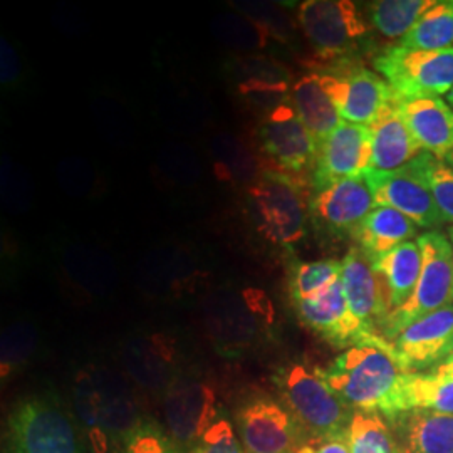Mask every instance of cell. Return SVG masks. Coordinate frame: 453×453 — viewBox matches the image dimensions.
Returning <instances> with one entry per match:
<instances>
[{
    "mask_svg": "<svg viewBox=\"0 0 453 453\" xmlns=\"http://www.w3.org/2000/svg\"><path fill=\"white\" fill-rule=\"evenodd\" d=\"M324 381L355 411H372L393 418L396 395L405 372L391 357L388 341L372 334L318 368Z\"/></svg>",
    "mask_w": 453,
    "mask_h": 453,
    "instance_id": "1",
    "label": "cell"
},
{
    "mask_svg": "<svg viewBox=\"0 0 453 453\" xmlns=\"http://www.w3.org/2000/svg\"><path fill=\"white\" fill-rule=\"evenodd\" d=\"M247 209L260 235L279 247H292L306 235L309 196L301 179L262 170L247 188Z\"/></svg>",
    "mask_w": 453,
    "mask_h": 453,
    "instance_id": "2",
    "label": "cell"
},
{
    "mask_svg": "<svg viewBox=\"0 0 453 453\" xmlns=\"http://www.w3.org/2000/svg\"><path fill=\"white\" fill-rule=\"evenodd\" d=\"M277 387L284 405L309 438L341 435L349 430L355 410L346 405L316 370L289 365L277 372Z\"/></svg>",
    "mask_w": 453,
    "mask_h": 453,
    "instance_id": "3",
    "label": "cell"
},
{
    "mask_svg": "<svg viewBox=\"0 0 453 453\" xmlns=\"http://www.w3.org/2000/svg\"><path fill=\"white\" fill-rule=\"evenodd\" d=\"M421 273L417 288L405 306L391 312L381 327L388 341L406 326L437 311L453 306V247L449 235L432 230L418 237Z\"/></svg>",
    "mask_w": 453,
    "mask_h": 453,
    "instance_id": "4",
    "label": "cell"
},
{
    "mask_svg": "<svg viewBox=\"0 0 453 453\" xmlns=\"http://www.w3.org/2000/svg\"><path fill=\"white\" fill-rule=\"evenodd\" d=\"M374 69L398 99L443 96L453 89V48L423 50L395 46L374 59Z\"/></svg>",
    "mask_w": 453,
    "mask_h": 453,
    "instance_id": "5",
    "label": "cell"
},
{
    "mask_svg": "<svg viewBox=\"0 0 453 453\" xmlns=\"http://www.w3.org/2000/svg\"><path fill=\"white\" fill-rule=\"evenodd\" d=\"M297 22L318 58L331 61L357 50L370 33V24L349 0H306L297 9Z\"/></svg>",
    "mask_w": 453,
    "mask_h": 453,
    "instance_id": "6",
    "label": "cell"
},
{
    "mask_svg": "<svg viewBox=\"0 0 453 453\" xmlns=\"http://www.w3.org/2000/svg\"><path fill=\"white\" fill-rule=\"evenodd\" d=\"M256 134L262 160L271 166L265 172L301 179L304 172L314 168L318 145L294 110L291 99L264 114Z\"/></svg>",
    "mask_w": 453,
    "mask_h": 453,
    "instance_id": "7",
    "label": "cell"
},
{
    "mask_svg": "<svg viewBox=\"0 0 453 453\" xmlns=\"http://www.w3.org/2000/svg\"><path fill=\"white\" fill-rule=\"evenodd\" d=\"M237 428L245 453H297L309 440L286 405L267 395L239 408Z\"/></svg>",
    "mask_w": 453,
    "mask_h": 453,
    "instance_id": "8",
    "label": "cell"
},
{
    "mask_svg": "<svg viewBox=\"0 0 453 453\" xmlns=\"http://www.w3.org/2000/svg\"><path fill=\"white\" fill-rule=\"evenodd\" d=\"M11 453H82L73 423L46 400H27L9 418Z\"/></svg>",
    "mask_w": 453,
    "mask_h": 453,
    "instance_id": "9",
    "label": "cell"
},
{
    "mask_svg": "<svg viewBox=\"0 0 453 453\" xmlns=\"http://www.w3.org/2000/svg\"><path fill=\"white\" fill-rule=\"evenodd\" d=\"M321 74V73H319ZM324 88L342 121L372 127L398 97L378 73L361 65H348L321 74Z\"/></svg>",
    "mask_w": 453,
    "mask_h": 453,
    "instance_id": "10",
    "label": "cell"
},
{
    "mask_svg": "<svg viewBox=\"0 0 453 453\" xmlns=\"http://www.w3.org/2000/svg\"><path fill=\"white\" fill-rule=\"evenodd\" d=\"M376 207H389L403 213L418 228L437 230L445 220L438 211L430 187L411 162L395 172H368Z\"/></svg>",
    "mask_w": 453,
    "mask_h": 453,
    "instance_id": "11",
    "label": "cell"
},
{
    "mask_svg": "<svg viewBox=\"0 0 453 453\" xmlns=\"http://www.w3.org/2000/svg\"><path fill=\"white\" fill-rule=\"evenodd\" d=\"M388 342L402 372H432L453 353V306L406 326Z\"/></svg>",
    "mask_w": 453,
    "mask_h": 453,
    "instance_id": "12",
    "label": "cell"
},
{
    "mask_svg": "<svg viewBox=\"0 0 453 453\" xmlns=\"http://www.w3.org/2000/svg\"><path fill=\"white\" fill-rule=\"evenodd\" d=\"M374 207L372 185L365 173L312 190L309 196V219L324 232L353 235Z\"/></svg>",
    "mask_w": 453,
    "mask_h": 453,
    "instance_id": "13",
    "label": "cell"
},
{
    "mask_svg": "<svg viewBox=\"0 0 453 453\" xmlns=\"http://www.w3.org/2000/svg\"><path fill=\"white\" fill-rule=\"evenodd\" d=\"M372 168V131L370 127L342 121L321 145L318 146L312 168V190L340 180L355 179Z\"/></svg>",
    "mask_w": 453,
    "mask_h": 453,
    "instance_id": "14",
    "label": "cell"
},
{
    "mask_svg": "<svg viewBox=\"0 0 453 453\" xmlns=\"http://www.w3.org/2000/svg\"><path fill=\"white\" fill-rule=\"evenodd\" d=\"M341 280L353 318L368 334L381 336L389 316L388 294L372 260L357 247L344 256Z\"/></svg>",
    "mask_w": 453,
    "mask_h": 453,
    "instance_id": "15",
    "label": "cell"
},
{
    "mask_svg": "<svg viewBox=\"0 0 453 453\" xmlns=\"http://www.w3.org/2000/svg\"><path fill=\"white\" fill-rule=\"evenodd\" d=\"M292 304L301 323L334 346L351 348L372 336L353 318L341 279L318 297Z\"/></svg>",
    "mask_w": 453,
    "mask_h": 453,
    "instance_id": "16",
    "label": "cell"
},
{
    "mask_svg": "<svg viewBox=\"0 0 453 453\" xmlns=\"http://www.w3.org/2000/svg\"><path fill=\"white\" fill-rule=\"evenodd\" d=\"M165 413L177 443H196L215 423V393L200 381H177L166 393Z\"/></svg>",
    "mask_w": 453,
    "mask_h": 453,
    "instance_id": "17",
    "label": "cell"
},
{
    "mask_svg": "<svg viewBox=\"0 0 453 453\" xmlns=\"http://www.w3.org/2000/svg\"><path fill=\"white\" fill-rule=\"evenodd\" d=\"M406 127L421 150L440 162L453 153V110L441 97L400 99Z\"/></svg>",
    "mask_w": 453,
    "mask_h": 453,
    "instance_id": "18",
    "label": "cell"
},
{
    "mask_svg": "<svg viewBox=\"0 0 453 453\" xmlns=\"http://www.w3.org/2000/svg\"><path fill=\"white\" fill-rule=\"evenodd\" d=\"M372 131V168L370 172H395L418 158L423 150L406 127L400 110V99L389 103L388 108L370 127Z\"/></svg>",
    "mask_w": 453,
    "mask_h": 453,
    "instance_id": "19",
    "label": "cell"
},
{
    "mask_svg": "<svg viewBox=\"0 0 453 453\" xmlns=\"http://www.w3.org/2000/svg\"><path fill=\"white\" fill-rule=\"evenodd\" d=\"M389 426L400 453H453V415L405 411Z\"/></svg>",
    "mask_w": 453,
    "mask_h": 453,
    "instance_id": "20",
    "label": "cell"
},
{
    "mask_svg": "<svg viewBox=\"0 0 453 453\" xmlns=\"http://www.w3.org/2000/svg\"><path fill=\"white\" fill-rule=\"evenodd\" d=\"M418 234L415 226L403 213L389 207H374V211L361 222L353 234L357 247L372 262L381 259L402 243L410 242Z\"/></svg>",
    "mask_w": 453,
    "mask_h": 453,
    "instance_id": "21",
    "label": "cell"
},
{
    "mask_svg": "<svg viewBox=\"0 0 453 453\" xmlns=\"http://www.w3.org/2000/svg\"><path fill=\"white\" fill-rule=\"evenodd\" d=\"M289 99L318 146L342 123L333 99L324 88L319 73L297 80L292 86Z\"/></svg>",
    "mask_w": 453,
    "mask_h": 453,
    "instance_id": "22",
    "label": "cell"
},
{
    "mask_svg": "<svg viewBox=\"0 0 453 453\" xmlns=\"http://www.w3.org/2000/svg\"><path fill=\"white\" fill-rule=\"evenodd\" d=\"M405 411L453 415V376L405 372L396 395L393 418Z\"/></svg>",
    "mask_w": 453,
    "mask_h": 453,
    "instance_id": "23",
    "label": "cell"
},
{
    "mask_svg": "<svg viewBox=\"0 0 453 453\" xmlns=\"http://www.w3.org/2000/svg\"><path fill=\"white\" fill-rule=\"evenodd\" d=\"M372 265L385 282L389 314L405 306L420 277L421 249L418 242L410 241L402 243L381 259L372 262Z\"/></svg>",
    "mask_w": 453,
    "mask_h": 453,
    "instance_id": "24",
    "label": "cell"
},
{
    "mask_svg": "<svg viewBox=\"0 0 453 453\" xmlns=\"http://www.w3.org/2000/svg\"><path fill=\"white\" fill-rule=\"evenodd\" d=\"M74 408L78 418L88 434L95 453H106L110 447V434L106 426L103 395L97 385L96 372L81 370L74 378Z\"/></svg>",
    "mask_w": 453,
    "mask_h": 453,
    "instance_id": "25",
    "label": "cell"
},
{
    "mask_svg": "<svg viewBox=\"0 0 453 453\" xmlns=\"http://www.w3.org/2000/svg\"><path fill=\"white\" fill-rule=\"evenodd\" d=\"M435 0H378L366 7L370 27L389 41H402Z\"/></svg>",
    "mask_w": 453,
    "mask_h": 453,
    "instance_id": "26",
    "label": "cell"
},
{
    "mask_svg": "<svg viewBox=\"0 0 453 453\" xmlns=\"http://www.w3.org/2000/svg\"><path fill=\"white\" fill-rule=\"evenodd\" d=\"M398 46L423 50L453 48V0L435 2Z\"/></svg>",
    "mask_w": 453,
    "mask_h": 453,
    "instance_id": "27",
    "label": "cell"
},
{
    "mask_svg": "<svg viewBox=\"0 0 453 453\" xmlns=\"http://www.w3.org/2000/svg\"><path fill=\"white\" fill-rule=\"evenodd\" d=\"M213 160L220 179L235 183H254L259 179V162L241 140L220 134L213 142Z\"/></svg>",
    "mask_w": 453,
    "mask_h": 453,
    "instance_id": "28",
    "label": "cell"
},
{
    "mask_svg": "<svg viewBox=\"0 0 453 453\" xmlns=\"http://www.w3.org/2000/svg\"><path fill=\"white\" fill-rule=\"evenodd\" d=\"M351 453H400L385 417L372 411H355L349 423Z\"/></svg>",
    "mask_w": 453,
    "mask_h": 453,
    "instance_id": "29",
    "label": "cell"
},
{
    "mask_svg": "<svg viewBox=\"0 0 453 453\" xmlns=\"http://www.w3.org/2000/svg\"><path fill=\"white\" fill-rule=\"evenodd\" d=\"M342 273V260L323 259L303 262L292 267L289 292L292 303L314 299L331 288Z\"/></svg>",
    "mask_w": 453,
    "mask_h": 453,
    "instance_id": "30",
    "label": "cell"
},
{
    "mask_svg": "<svg viewBox=\"0 0 453 453\" xmlns=\"http://www.w3.org/2000/svg\"><path fill=\"white\" fill-rule=\"evenodd\" d=\"M413 163L430 187L443 220L453 226V166L425 151Z\"/></svg>",
    "mask_w": 453,
    "mask_h": 453,
    "instance_id": "31",
    "label": "cell"
},
{
    "mask_svg": "<svg viewBox=\"0 0 453 453\" xmlns=\"http://www.w3.org/2000/svg\"><path fill=\"white\" fill-rule=\"evenodd\" d=\"M213 33L226 44L235 49L264 48L271 37V33L245 16L219 17L213 24Z\"/></svg>",
    "mask_w": 453,
    "mask_h": 453,
    "instance_id": "32",
    "label": "cell"
},
{
    "mask_svg": "<svg viewBox=\"0 0 453 453\" xmlns=\"http://www.w3.org/2000/svg\"><path fill=\"white\" fill-rule=\"evenodd\" d=\"M125 453H180L175 441L155 423H140L127 435Z\"/></svg>",
    "mask_w": 453,
    "mask_h": 453,
    "instance_id": "33",
    "label": "cell"
},
{
    "mask_svg": "<svg viewBox=\"0 0 453 453\" xmlns=\"http://www.w3.org/2000/svg\"><path fill=\"white\" fill-rule=\"evenodd\" d=\"M192 453H245V450L230 421L219 418L195 443Z\"/></svg>",
    "mask_w": 453,
    "mask_h": 453,
    "instance_id": "34",
    "label": "cell"
},
{
    "mask_svg": "<svg viewBox=\"0 0 453 453\" xmlns=\"http://www.w3.org/2000/svg\"><path fill=\"white\" fill-rule=\"evenodd\" d=\"M33 331L26 326L11 327L5 333L4 346H2V372L4 376L14 366H19L33 349Z\"/></svg>",
    "mask_w": 453,
    "mask_h": 453,
    "instance_id": "35",
    "label": "cell"
},
{
    "mask_svg": "<svg viewBox=\"0 0 453 453\" xmlns=\"http://www.w3.org/2000/svg\"><path fill=\"white\" fill-rule=\"evenodd\" d=\"M297 453H351L349 430L333 437L309 438Z\"/></svg>",
    "mask_w": 453,
    "mask_h": 453,
    "instance_id": "36",
    "label": "cell"
},
{
    "mask_svg": "<svg viewBox=\"0 0 453 453\" xmlns=\"http://www.w3.org/2000/svg\"><path fill=\"white\" fill-rule=\"evenodd\" d=\"M20 63L14 48L2 37V84H12L19 78Z\"/></svg>",
    "mask_w": 453,
    "mask_h": 453,
    "instance_id": "37",
    "label": "cell"
},
{
    "mask_svg": "<svg viewBox=\"0 0 453 453\" xmlns=\"http://www.w3.org/2000/svg\"><path fill=\"white\" fill-rule=\"evenodd\" d=\"M430 372L438 374V376H453V353Z\"/></svg>",
    "mask_w": 453,
    "mask_h": 453,
    "instance_id": "38",
    "label": "cell"
},
{
    "mask_svg": "<svg viewBox=\"0 0 453 453\" xmlns=\"http://www.w3.org/2000/svg\"><path fill=\"white\" fill-rule=\"evenodd\" d=\"M447 103L450 104V108L453 110V89L449 93V96H447Z\"/></svg>",
    "mask_w": 453,
    "mask_h": 453,
    "instance_id": "39",
    "label": "cell"
},
{
    "mask_svg": "<svg viewBox=\"0 0 453 453\" xmlns=\"http://www.w3.org/2000/svg\"><path fill=\"white\" fill-rule=\"evenodd\" d=\"M447 235H449V241H450V243H452L453 247V226H450V228H449V234H447Z\"/></svg>",
    "mask_w": 453,
    "mask_h": 453,
    "instance_id": "40",
    "label": "cell"
},
{
    "mask_svg": "<svg viewBox=\"0 0 453 453\" xmlns=\"http://www.w3.org/2000/svg\"><path fill=\"white\" fill-rule=\"evenodd\" d=\"M445 163H449V165H450V166H453V153L452 155H450V157H449V158H447V162Z\"/></svg>",
    "mask_w": 453,
    "mask_h": 453,
    "instance_id": "41",
    "label": "cell"
}]
</instances>
